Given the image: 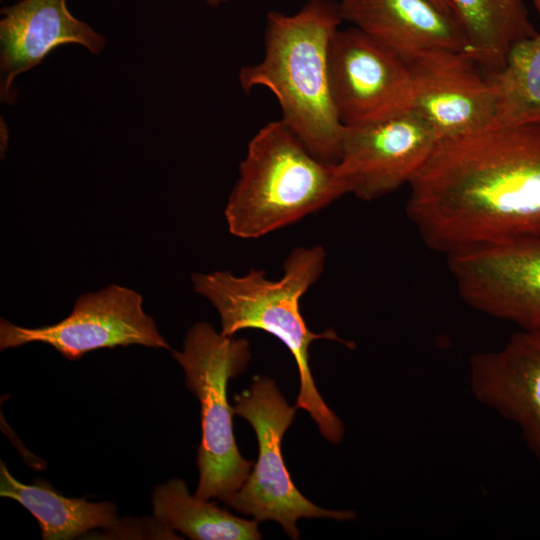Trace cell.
<instances>
[{
	"mask_svg": "<svg viewBox=\"0 0 540 540\" xmlns=\"http://www.w3.org/2000/svg\"><path fill=\"white\" fill-rule=\"evenodd\" d=\"M409 187V219L430 249L447 256L540 236V126L439 139Z\"/></svg>",
	"mask_w": 540,
	"mask_h": 540,
	"instance_id": "obj_1",
	"label": "cell"
},
{
	"mask_svg": "<svg viewBox=\"0 0 540 540\" xmlns=\"http://www.w3.org/2000/svg\"><path fill=\"white\" fill-rule=\"evenodd\" d=\"M344 22L336 0H306L293 14L266 15L264 56L240 69L245 93L263 87L277 99L282 120L318 159L337 164L344 126L331 96L329 47Z\"/></svg>",
	"mask_w": 540,
	"mask_h": 540,
	"instance_id": "obj_2",
	"label": "cell"
},
{
	"mask_svg": "<svg viewBox=\"0 0 540 540\" xmlns=\"http://www.w3.org/2000/svg\"><path fill=\"white\" fill-rule=\"evenodd\" d=\"M321 246L296 248L284 263L283 276L268 280L263 270L252 269L244 276L229 271L192 275L195 291L217 309L222 331L233 336L242 329H259L278 338L291 352L299 372L300 389L296 408L307 411L321 434L330 442L341 441L344 428L320 396L309 366V347L317 339L346 345L332 329L310 331L301 315L300 300L324 269Z\"/></svg>",
	"mask_w": 540,
	"mask_h": 540,
	"instance_id": "obj_3",
	"label": "cell"
},
{
	"mask_svg": "<svg viewBox=\"0 0 540 540\" xmlns=\"http://www.w3.org/2000/svg\"><path fill=\"white\" fill-rule=\"evenodd\" d=\"M347 193L336 166L315 157L280 119L266 123L249 141L225 217L231 234L258 238Z\"/></svg>",
	"mask_w": 540,
	"mask_h": 540,
	"instance_id": "obj_4",
	"label": "cell"
},
{
	"mask_svg": "<svg viewBox=\"0 0 540 540\" xmlns=\"http://www.w3.org/2000/svg\"><path fill=\"white\" fill-rule=\"evenodd\" d=\"M172 354L201 407L200 478L195 496L217 498L226 504L245 483L253 465L238 450L232 426L234 408L227 399L228 381L243 372L250 359L248 341L217 333L200 322L188 331L183 350Z\"/></svg>",
	"mask_w": 540,
	"mask_h": 540,
	"instance_id": "obj_5",
	"label": "cell"
},
{
	"mask_svg": "<svg viewBox=\"0 0 540 540\" xmlns=\"http://www.w3.org/2000/svg\"><path fill=\"white\" fill-rule=\"evenodd\" d=\"M234 413L253 427L259 446L258 459L242 487L226 503L257 521L279 523L292 539L299 538V518H331L338 521L355 517L352 511L323 509L309 501L294 485L281 453L283 435L295 417L273 380L253 378L249 389L234 396Z\"/></svg>",
	"mask_w": 540,
	"mask_h": 540,
	"instance_id": "obj_6",
	"label": "cell"
},
{
	"mask_svg": "<svg viewBox=\"0 0 540 540\" xmlns=\"http://www.w3.org/2000/svg\"><path fill=\"white\" fill-rule=\"evenodd\" d=\"M329 78L343 126L383 121L413 110L407 60L354 26L339 28L332 37Z\"/></svg>",
	"mask_w": 540,
	"mask_h": 540,
	"instance_id": "obj_7",
	"label": "cell"
},
{
	"mask_svg": "<svg viewBox=\"0 0 540 540\" xmlns=\"http://www.w3.org/2000/svg\"><path fill=\"white\" fill-rule=\"evenodd\" d=\"M447 259L470 307L521 330H540V236L480 245Z\"/></svg>",
	"mask_w": 540,
	"mask_h": 540,
	"instance_id": "obj_8",
	"label": "cell"
},
{
	"mask_svg": "<svg viewBox=\"0 0 540 540\" xmlns=\"http://www.w3.org/2000/svg\"><path fill=\"white\" fill-rule=\"evenodd\" d=\"M31 342L48 344L72 361L116 346L171 349L154 320L144 313L142 296L119 285L81 295L70 315L53 325L25 328L1 319V350Z\"/></svg>",
	"mask_w": 540,
	"mask_h": 540,
	"instance_id": "obj_9",
	"label": "cell"
},
{
	"mask_svg": "<svg viewBox=\"0 0 540 540\" xmlns=\"http://www.w3.org/2000/svg\"><path fill=\"white\" fill-rule=\"evenodd\" d=\"M439 138L414 110L356 126H344L336 170L348 193L370 201L411 182Z\"/></svg>",
	"mask_w": 540,
	"mask_h": 540,
	"instance_id": "obj_10",
	"label": "cell"
},
{
	"mask_svg": "<svg viewBox=\"0 0 540 540\" xmlns=\"http://www.w3.org/2000/svg\"><path fill=\"white\" fill-rule=\"evenodd\" d=\"M407 62L413 83V110L439 139L493 126L496 101L487 74L463 50H428Z\"/></svg>",
	"mask_w": 540,
	"mask_h": 540,
	"instance_id": "obj_11",
	"label": "cell"
},
{
	"mask_svg": "<svg viewBox=\"0 0 540 540\" xmlns=\"http://www.w3.org/2000/svg\"><path fill=\"white\" fill-rule=\"evenodd\" d=\"M475 399L513 423L540 461V330H519L499 349L469 359Z\"/></svg>",
	"mask_w": 540,
	"mask_h": 540,
	"instance_id": "obj_12",
	"label": "cell"
},
{
	"mask_svg": "<svg viewBox=\"0 0 540 540\" xmlns=\"http://www.w3.org/2000/svg\"><path fill=\"white\" fill-rule=\"evenodd\" d=\"M78 44L98 55L106 46L104 36L76 18L67 0H19L1 9L0 100H17L15 79L38 66L55 48Z\"/></svg>",
	"mask_w": 540,
	"mask_h": 540,
	"instance_id": "obj_13",
	"label": "cell"
},
{
	"mask_svg": "<svg viewBox=\"0 0 540 540\" xmlns=\"http://www.w3.org/2000/svg\"><path fill=\"white\" fill-rule=\"evenodd\" d=\"M347 21L405 60L428 50L465 49L455 18L432 0H341Z\"/></svg>",
	"mask_w": 540,
	"mask_h": 540,
	"instance_id": "obj_14",
	"label": "cell"
},
{
	"mask_svg": "<svg viewBox=\"0 0 540 540\" xmlns=\"http://www.w3.org/2000/svg\"><path fill=\"white\" fill-rule=\"evenodd\" d=\"M464 52L485 72L500 70L512 47L537 33L523 0H449Z\"/></svg>",
	"mask_w": 540,
	"mask_h": 540,
	"instance_id": "obj_15",
	"label": "cell"
},
{
	"mask_svg": "<svg viewBox=\"0 0 540 540\" xmlns=\"http://www.w3.org/2000/svg\"><path fill=\"white\" fill-rule=\"evenodd\" d=\"M0 496L25 507L38 521L45 540L77 538L96 528L108 530L119 521L114 504L65 497L41 479L26 485L16 480L2 461Z\"/></svg>",
	"mask_w": 540,
	"mask_h": 540,
	"instance_id": "obj_16",
	"label": "cell"
},
{
	"mask_svg": "<svg viewBox=\"0 0 540 540\" xmlns=\"http://www.w3.org/2000/svg\"><path fill=\"white\" fill-rule=\"evenodd\" d=\"M153 515L171 531L193 540H258L257 520L236 517L207 499L191 496L184 481L172 479L157 486Z\"/></svg>",
	"mask_w": 540,
	"mask_h": 540,
	"instance_id": "obj_17",
	"label": "cell"
},
{
	"mask_svg": "<svg viewBox=\"0 0 540 540\" xmlns=\"http://www.w3.org/2000/svg\"><path fill=\"white\" fill-rule=\"evenodd\" d=\"M486 74L496 101L492 127L540 126V31L516 43L500 70Z\"/></svg>",
	"mask_w": 540,
	"mask_h": 540,
	"instance_id": "obj_18",
	"label": "cell"
},
{
	"mask_svg": "<svg viewBox=\"0 0 540 540\" xmlns=\"http://www.w3.org/2000/svg\"><path fill=\"white\" fill-rule=\"evenodd\" d=\"M440 9H442L444 12L452 15V10H451V6H450V3H449V0H432Z\"/></svg>",
	"mask_w": 540,
	"mask_h": 540,
	"instance_id": "obj_19",
	"label": "cell"
},
{
	"mask_svg": "<svg viewBox=\"0 0 540 540\" xmlns=\"http://www.w3.org/2000/svg\"><path fill=\"white\" fill-rule=\"evenodd\" d=\"M205 4L209 5L210 7H218L222 4H225L229 2L230 0H202Z\"/></svg>",
	"mask_w": 540,
	"mask_h": 540,
	"instance_id": "obj_20",
	"label": "cell"
},
{
	"mask_svg": "<svg viewBox=\"0 0 540 540\" xmlns=\"http://www.w3.org/2000/svg\"><path fill=\"white\" fill-rule=\"evenodd\" d=\"M533 1V4H534V7L536 8L537 12H538V15L540 17V0H532Z\"/></svg>",
	"mask_w": 540,
	"mask_h": 540,
	"instance_id": "obj_21",
	"label": "cell"
}]
</instances>
